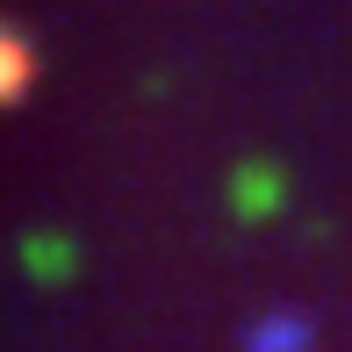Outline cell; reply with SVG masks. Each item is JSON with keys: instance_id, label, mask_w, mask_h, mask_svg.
<instances>
[{"instance_id": "obj_1", "label": "cell", "mask_w": 352, "mask_h": 352, "mask_svg": "<svg viewBox=\"0 0 352 352\" xmlns=\"http://www.w3.org/2000/svg\"><path fill=\"white\" fill-rule=\"evenodd\" d=\"M302 345H309V324H302V316L252 324V338H245V352H302Z\"/></svg>"}, {"instance_id": "obj_2", "label": "cell", "mask_w": 352, "mask_h": 352, "mask_svg": "<svg viewBox=\"0 0 352 352\" xmlns=\"http://www.w3.org/2000/svg\"><path fill=\"white\" fill-rule=\"evenodd\" d=\"M29 72H36L29 43H22V36H0V101H14V94L29 87Z\"/></svg>"}]
</instances>
